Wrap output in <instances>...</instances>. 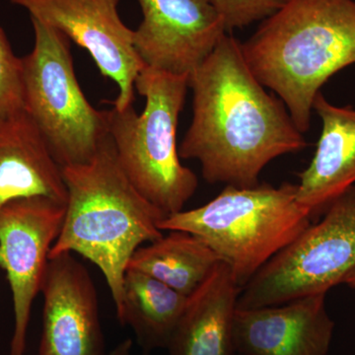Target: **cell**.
Instances as JSON below:
<instances>
[{"mask_svg":"<svg viewBox=\"0 0 355 355\" xmlns=\"http://www.w3.org/2000/svg\"><path fill=\"white\" fill-rule=\"evenodd\" d=\"M189 88L193 120L179 154L200 162L207 183L252 188L268 163L307 146L284 103L266 92L232 35L191 74Z\"/></svg>","mask_w":355,"mask_h":355,"instance_id":"1","label":"cell"},{"mask_svg":"<svg viewBox=\"0 0 355 355\" xmlns=\"http://www.w3.org/2000/svg\"><path fill=\"white\" fill-rule=\"evenodd\" d=\"M242 51L304 135L324 84L355 64V0H286L242 43Z\"/></svg>","mask_w":355,"mask_h":355,"instance_id":"2","label":"cell"},{"mask_svg":"<svg viewBox=\"0 0 355 355\" xmlns=\"http://www.w3.org/2000/svg\"><path fill=\"white\" fill-rule=\"evenodd\" d=\"M62 172L69 198L50 258L76 253L97 266L119 314L128 263L139 248L162 237L166 216L128 179L110 135L89 162Z\"/></svg>","mask_w":355,"mask_h":355,"instance_id":"3","label":"cell"},{"mask_svg":"<svg viewBox=\"0 0 355 355\" xmlns=\"http://www.w3.org/2000/svg\"><path fill=\"white\" fill-rule=\"evenodd\" d=\"M297 184L226 186L202 207L165 217L162 231H184L202 239L244 288L275 254L312 224L299 203Z\"/></svg>","mask_w":355,"mask_h":355,"instance_id":"4","label":"cell"},{"mask_svg":"<svg viewBox=\"0 0 355 355\" xmlns=\"http://www.w3.org/2000/svg\"><path fill=\"white\" fill-rule=\"evenodd\" d=\"M189 77L146 67L135 89L146 98L141 114L133 106L107 111L119 162L137 190L166 217L184 210L198 190L197 175L182 164L177 128Z\"/></svg>","mask_w":355,"mask_h":355,"instance_id":"5","label":"cell"},{"mask_svg":"<svg viewBox=\"0 0 355 355\" xmlns=\"http://www.w3.org/2000/svg\"><path fill=\"white\" fill-rule=\"evenodd\" d=\"M35 44L22 58L24 111L60 167L91 160L109 135L107 111H98L81 90L70 40L31 18Z\"/></svg>","mask_w":355,"mask_h":355,"instance_id":"6","label":"cell"},{"mask_svg":"<svg viewBox=\"0 0 355 355\" xmlns=\"http://www.w3.org/2000/svg\"><path fill=\"white\" fill-rule=\"evenodd\" d=\"M355 266V184L334 200L311 224L275 254L242 289L238 308L284 304L327 294L343 284Z\"/></svg>","mask_w":355,"mask_h":355,"instance_id":"7","label":"cell"},{"mask_svg":"<svg viewBox=\"0 0 355 355\" xmlns=\"http://www.w3.org/2000/svg\"><path fill=\"white\" fill-rule=\"evenodd\" d=\"M67 205L43 196L18 198L0 209V268L12 294L10 355H24L33 303L41 293L50 253Z\"/></svg>","mask_w":355,"mask_h":355,"instance_id":"8","label":"cell"},{"mask_svg":"<svg viewBox=\"0 0 355 355\" xmlns=\"http://www.w3.org/2000/svg\"><path fill=\"white\" fill-rule=\"evenodd\" d=\"M30 18L58 30L88 51L103 76L118 85L114 108L133 106L135 81L144 69L130 29L119 13L120 0H8Z\"/></svg>","mask_w":355,"mask_h":355,"instance_id":"9","label":"cell"},{"mask_svg":"<svg viewBox=\"0 0 355 355\" xmlns=\"http://www.w3.org/2000/svg\"><path fill=\"white\" fill-rule=\"evenodd\" d=\"M141 22L133 43L146 67L190 77L227 34L210 0H137Z\"/></svg>","mask_w":355,"mask_h":355,"instance_id":"10","label":"cell"},{"mask_svg":"<svg viewBox=\"0 0 355 355\" xmlns=\"http://www.w3.org/2000/svg\"><path fill=\"white\" fill-rule=\"evenodd\" d=\"M41 293L39 355H107L95 284L73 254L50 258Z\"/></svg>","mask_w":355,"mask_h":355,"instance_id":"11","label":"cell"},{"mask_svg":"<svg viewBox=\"0 0 355 355\" xmlns=\"http://www.w3.org/2000/svg\"><path fill=\"white\" fill-rule=\"evenodd\" d=\"M327 294L284 304L236 311L233 340L239 355H327L335 322L326 307Z\"/></svg>","mask_w":355,"mask_h":355,"instance_id":"12","label":"cell"},{"mask_svg":"<svg viewBox=\"0 0 355 355\" xmlns=\"http://www.w3.org/2000/svg\"><path fill=\"white\" fill-rule=\"evenodd\" d=\"M313 110L322 132L310 165L299 174L296 198L315 218L355 184V109L331 104L320 92Z\"/></svg>","mask_w":355,"mask_h":355,"instance_id":"13","label":"cell"},{"mask_svg":"<svg viewBox=\"0 0 355 355\" xmlns=\"http://www.w3.org/2000/svg\"><path fill=\"white\" fill-rule=\"evenodd\" d=\"M43 196L67 205L62 167L25 111L0 121V209L18 198Z\"/></svg>","mask_w":355,"mask_h":355,"instance_id":"14","label":"cell"},{"mask_svg":"<svg viewBox=\"0 0 355 355\" xmlns=\"http://www.w3.org/2000/svg\"><path fill=\"white\" fill-rule=\"evenodd\" d=\"M241 288L220 261L187 300L169 355H235L233 327Z\"/></svg>","mask_w":355,"mask_h":355,"instance_id":"15","label":"cell"},{"mask_svg":"<svg viewBox=\"0 0 355 355\" xmlns=\"http://www.w3.org/2000/svg\"><path fill=\"white\" fill-rule=\"evenodd\" d=\"M188 297L150 275L128 268L116 317L135 331L146 350L167 349Z\"/></svg>","mask_w":355,"mask_h":355,"instance_id":"16","label":"cell"},{"mask_svg":"<svg viewBox=\"0 0 355 355\" xmlns=\"http://www.w3.org/2000/svg\"><path fill=\"white\" fill-rule=\"evenodd\" d=\"M220 261L197 236L170 231L160 239L139 248L128 268L150 275L189 297Z\"/></svg>","mask_w":355,"mask_h":355,"instance_id":"17","label":"cell"},{"mask_svg":"<svg viewBox=\"0 0 355 355\" xmlns=\"http://www.w3.org/2000/svg\"><path fill=\"white\" fill-rule=\"evenodd\" d=\"M24 111L22 58L16 57L0 27V121Z\"/></svg>","mask_w":355,"mask_h":355,"instance_id":"18","label":"cell"},{"mask_svg":"<svg viewBox=\"0 0 355 355\" xmlns=\"http://www.w3.org/2000/svg\"><path fill=\"white\" fill-rule=\"evenodd\" d=\"M225 23L227 31L242 29L270 17L286 0H210Z\"/></svg>","mask_w":355,"mask_h":355,"instance_id":"19","label":"cell"},{"mask_svg":"<svg viewBox=\"0 0 355 355\" xmlns=\"http://www.w3.org/2000/svg\"><path fill=\"white\" fill-rule=\"evenodd\" d=\"M133 343L130 338L123 340L120 345L116 347L109 354L107 355H133L132 354Z\"/></svg>","mask_w":355,"mask_h":355,"instance_id":"20","label":"cell"},{"mask_svg":"<svg viewBox=\"0 0 355 355\" xmlns=\"http://www.w3.org/2000/svg\"><path fill=\"white\" fill-rule=\"evenodd\" d=\"M343 284H345V286L350 287V288L355 289V266L354 268L347 273L345 279L343 280Z\"/></svg>","mask_w":355,"mask_h":355,"instance_id":"21","label":"cell"}]
</instances>
